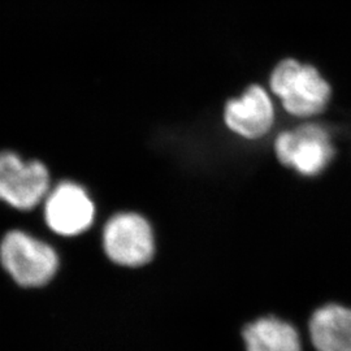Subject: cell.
<instances>
[{"label": "cell", "mask_w": 351, "mask_h": 351, "mask_svg": "<svg viewBox=\"0 0 351 351\" xmlns=\"http://www.w3.org/2000/svg\"><path fill=\"white\" fill-rule=\"evenodd\" d=\"M271 88L293 116L308 117L326 110L330 86L313 65L284 60L271 75Z\"/></svg>", "instance_id": "obj_1"}, {"label": "cell", "mask_w": 351, "mask_h": 351, "mask_svg": "<svg viewBox=\"0 0 351 351\" xmlns=\"http://www.w3.org/2000/svg\"><path fill=\"white\" fill-rule=\"evenodd\" d=\"M0 262L10 276L25 288L46 285L59 268L56 251L21 230H11L1 239Z\"/></svg>", "instance_id": "obj_2"}, {"label": "cell", "mask_w": 351, "mask_h": 351, "mask_svg": "<svg viewBox=\"0 0 351 351\" xmlns=\"http://www.w3.org/2000/svg\"><path fill=\"white\" fill-rule=\"evenodd\" d=\"M103 249L110 261L123 267L149 263L155 251L149 221L138 213L114 215L103 229Z\"/></svg>", "instance_id": "obj_3"}, {"label": "cell", "mask_w": 351, "mask_h": 351, "mask_svg": "<svg viewBox=\"0 0 351 351\" xmlns=\"http://www.w3.org/2000/svg\"><path fill=\"white\" fill-rule=\"evenodd\" d=\"M280 163L306 177L320 175L335 156V147L326 128L303 125L281 133L275 143Z\"/></svg>", "instance_id": "obj_4"}, {"label": "cell", "mask_w": 351, "mask_h": 351, "mask_svg": "<svg viewBox=\"0 0 351 351\" xmlns=\"http://www.w3.org/2000/svg\"><path fill=\"white\" fill-rule=\"evenodd\" d=\"M50 191V175L45 164L26 162L20 155L0 152V201L17 210H32Z\"/></svg>", "instance_id": "obj_5"}, {"label": "cell", "mask_w": 351, "mask_h": 351, "mask_svg": "<svg viewBox=\"0 0 351 351\" xmlns=\"http://www.w3.org/2000/svg\"><path fill=\"white\" fill-rule=\"evenodd\" d=\"M45 204V219L51 230L64 236L75 237L93 224L95 207L88 191L81 185L64 181L49 191Z\"/></svg>", "instance_id": "obj_6"}, {"label": "cell", "mask_w": 351, "mask_h": 351, "mask_svg": "<svg viewBox=\"0 0 351 351\" xmlns=\"http://www.w3.org/2000/svg\"><path fill=\"white\" fill-rule=\"evenodd\" d=\"M224 116L228 128L247 139L263 137L275 121L274 104L258 85L247 88L239 99L228 101Z\"/></svg>", "instance_id": "obj_7"}, {"label": "cell", "mask_w": 351, "mask_h": 351, "mask_svg": "<svg viewBox=\"0 0 351 351\" xmlns=\"http://www.w3.org/2000/svg\"><path fill=\"white\" fill-rule=\"evenodd\" d=\"M310 339L316 351H351V310L326 304L310 320Z\"/></svg>", "instance_id": "obj_8"}, {"label": "cell", "mask_w": 351, "mask_h": 351, "mask_svg": "<svg viewBox=\"0 0 351 351\" xmlns=\"http://www.w3.org/2000/svg\"><path fill=\"white\" fill-rule=\"evenodd\" d=\"M246 351H302L298 330L276 316H264L245 326Z\"/></svg>", "instance_id": "obj_9"}]
</instances>
